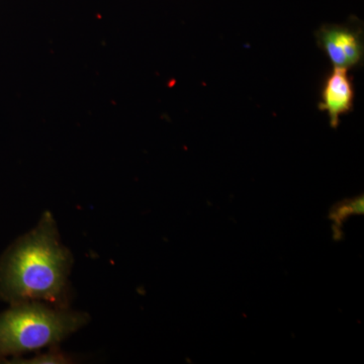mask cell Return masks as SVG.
<instances>
[{
	"label": "cell",
	"instance_id": "obj_5",
	"mask_svg": "<svg viewBox=\"0 0 364 364\" xmlns=\"http://www.w3.org/2000/svg\"><path fill=\"white\" fill-rule=\"evenodd\" d=\"M26 361H21L20 363H69L70 359L68 356L64 355L63 353L58 351L52 350L47 353L38 354L35 358L25 359Z\"/></svg>",
	"mask_w": 364,
	"mask_h": 364
},
{
	"label": "cell",
	"instance_id": "obj_1",
	"mask_svg": "<svg viewBox=\"0 0 364 364\" xmlns=\"http://www.w3.org/2000/svg\"><path fill=\"white\" fill-rule=\"evenodd\" d=\"M73 263L54 215L45 212L0 256V299L9 305L40 301L67 306Z\"/></svg>",
	"mask_w": 364,
	"mask_h": 364
},
{
	"label": "cell",
	"instance_id": "obj_3",
	"mask_svg": "<svg viewBox=\"0 0 364 364\" xmlns=\"http://www.w3.org/2000/svg\"><path fill=\"white\" fill-rule=\"evenodd\" d=\"M316 41L333 67L349 70L363 65V28L358 18H350L345 25L321 26L316 32Z\"/></svg>",
	"mask_w": 364,
	"mask_h": 364
},
{
	"label": "cell",
	"instance_id": "obj_2",
	"mask_svg": "<svg viewBox=\"0 0 364 364\" xmlns=\"http://www.w3.org/2000/svg\"><path fill=\"white\" fill-rule=\"evenodd\" d=\"M88 314L40 301L14 304L0 313V360L54 348L90 322Z\"/></svg>",
	"mask_w": 364,
	"mask_h": 364
},
{
	"label": "cell",
	"instance_id": "obj_4",
	"mask_svg": "<svg viewBox=\"0 0 364 364\" xmlns=\"http://www.w3.org/2000/svg\"><path fill=\"white\" fill-rule=\"evenodd\" d=\"M354 98L353 79L349 75L348 70L333 67L323 82L318 105L321 112H327L332 128L336 129L339 126L340 117L353 111Z\"/></svg>",
	"mask_w": 364,
	"mask_h": 364
}]
</instances>
